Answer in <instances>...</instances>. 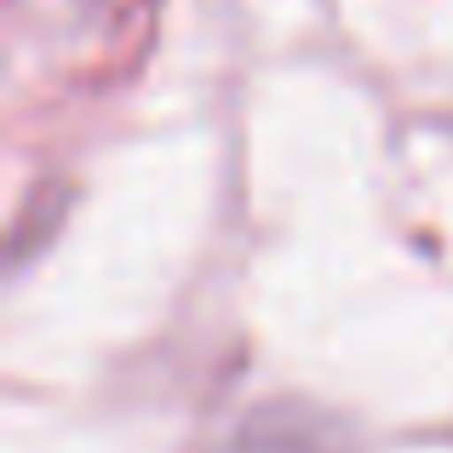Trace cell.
Wrapping results in <instances>:
<instances>
[{
	"instance_id": "6da1fadb",
	"label": "cell",
	"mask_w": 453,
	"mask_h": 453,
	"mask_svg": "<svg viewBox=\"0 0 453 453\" xmlns=\"http://www.w3.org/2000/svg\"><path fill=\"white\" fill-rule=\"evenodd\" d=\"M242 453H356V442L310 408H265L242 436Z\"/></svg>"
}]
</instances>
